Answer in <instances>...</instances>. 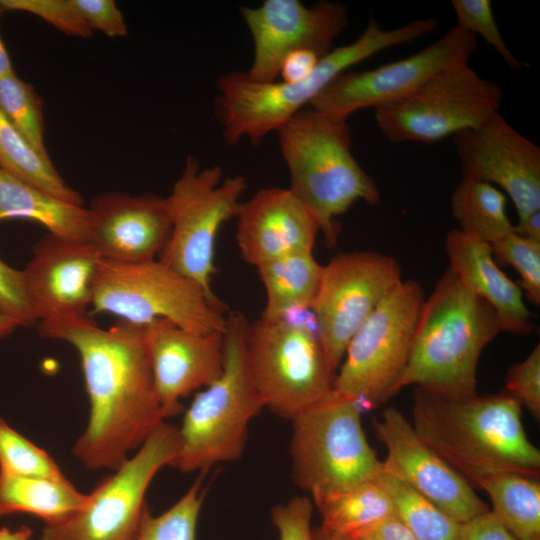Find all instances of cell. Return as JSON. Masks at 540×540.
Listing matches in <instances>:
<instances>
[{"instance_id": "32", "label": "cell", "mask_w": 540, "mask_h": 540, "mask_svg": "<svg viewBox=\"0 0 540 540\" xmlns=\"http://www.w3.org/2000/svg\"><path fill=\"white\" fill-rule=\"evenodd\" d=\"M0 112L45 157L43 101L34 87L15 72L0 77Z\"/></svg>"}, {"instance_id": "9", "label": "cell", "mask_w": 540, "mask_h": 540, "mask_svg": "<svg viewBox=\"0 0 540 540\" xmlns=\"http://www.w3.org/2000/svg\"><path fill=\"white\" fill-rule=\"evenodd\" d=\"M425 299L415 280H402L383 299L350 340L334 376L336 392L361 407H377L394 396Z\"/></svg>"}, {"instance_id": "30", "label": "cell", "mask_w": 540, "mask_h": 540, "mask_svg": "<svg viewBox=\"0 0 540 540\" xmlns=\"http://www.w3.org/2000/svg\"><path fill=\"white\" fill-rule=\"evenodd\" d=\"M0 168L13 177L66 202L83 205L82 196L37 152L0 112Z\"/></svg>"}, {"instance_id": "19", "label": "cell", "mask_w": 540, "mask_h": 540, "mask_svg": "<svg viewBox=\"0 0 540 540\" xmlns=\"http://www.w3.org/2000/svg\"><path fill=\"white\" fill-rule=\"evenodd\" d=\"M100 259L88 242L71 241L51 233L33 245L32 257L23 273L37 323L87 316Z\"/></svg>"}, {"instance_id": "5", "label": "cell", "mask_w": 540, "mask_h": 540, "mask_svg": "<svg viewBox=\"0 0 540 540\" xmlns=\"http://www.w3.org/2000/svg\"><path fill=\"white\" fill-rule=\"evenodd\" d=\"M276 132L290 173L289 189L310 211L326 244L335 246L336 218L356 201L372 206L380 201L378 186L352 153L347 119L308 106Z\"/></svg>"}, {"instance_id": "17", "label": "cell", "mask_w": 540, "mask_h": 540, "mask_svg": "<svg viewBox=\"0 0 540 540\" xmlns=\"http://www.w3.org/2000/svg\"><path fill=\"white\" fill-rule=\"evenodd\" d=\"M454 139L463 178L505 191L515 205L518 221L540 211V148L499 112Z\"/></svg>"}, {"instance_id": "25", "label": "cell", "mask_w": 540, "mask_h": 540, "mask_svg": "<svg viewBox=\"0 0 540 540\" xmlns=\"http://www.w3.org/2000/svg\"><path fill=\"white\" fill-rule=\"evenodd\" d=\"M88 494L67 479L16 476L0 472V515L25 513L45 525L60 523L81 510Z\"/></svg>"}, {"instance_id": "41", "label": "cell", "mask_w": 540, "mask_h": 540, "mask_svg": "<svg viewBox=\"0 0 540 540\" xmlns=\"http://www.w3.org/2000/svg\"><path fill=\"white\" fill-rule=\"evenodd\" d=\"M84 20L92 30L108 37H123L127 25L121 10L113 0H75Z\"/></svg>"}, {"instance_id": "44", "label": "cell", "mask_w": 540, "mask_h": 540, "mask_svg": "<svg viewBox=\"0 0 540 540\" xmlns=\"http://www.w3.org/2000/svg\"><path fill=\"white\" fill-rule=\"evenodd\" d=\"M320 58L309 50H299L289 54L283 61L279 75L282 81L299 82L306 79L315 69Z\"/></svg>"}, {"instance_id": "26", "label": "cell", "mask_w": 540, "mask_h": 540, "mask_svg": "<svg viewBox=\"0 0 540 540\" xmlns=\"http://www.w3.org/2000/svg\"><path fill=\"white\" fill-rule=\"evenodd\" d=\"M323 268L314 258L313 251L291 253L258 266L266 291V306L261 317L278 320L292 308H312Z\"/></svg>"}, {"instance_id": "4", "label": "cell", "mask_w": 540, "mask_h": 540, "mask_svg": "<svg viewBox=\"0 0 540 540\" xmlns=\"http://www.w3.org/2000/svg\"><path fill=\"white\" fill-rule=\"evenodd\" d=\"M436 28L433 19H417L394 29H383L370 18L364 31L353 42L332 49L320 58L314 71L299 82L257 83L244 72H231L217 81L215 114L230 145L247 137L258 144L277 131L339 74L390 47L413 42Z\"/></svg>"}, {"instance_id": "47", "label": "cell", "mask_w": 540, "mask_h": 540, "mask_svg": "<svg viewBox=\"0 0 540 540\" xmlns=\"http://www.w3.org/2000/svg\"><path fill=\"white\" fill-rule=\"evenodd\" d=\"M313 540H354L350 536L341 534L320 525L312 528Z\"/></svg>"}, {"instance_id": "45", "label": "cell", "mask_w": 540, "mask_h": 540, "mask_svg": "<svg viewBox=\"0 0 540 540\" xmlns=\"http://www.w3.org/2000/svg\"><path fill=\"white\" fill-rule=\"evenodd\" d=\"M515 232L533 240L540 241V211L534 212L518 221Z\"/></svg>"}, {"instance_id": "21", "label": "cell", "mask_w": 540, "mask_h": 540, "mask_svg": "<svg viewBox=\"0 0 540 540\" xmlns=\"http://www.w3.org/2000/svg\"><path fill=\"white\" fill-rule=\"evenodd\" d=\"M144 338L164 419L180 414L181 398L207 387L223 372L224 333H193L157 319L144 326Z\"/></svg>"}, {"instance_id": "33", "label": "cell", "mask_w": 540, "mask_h": 540, "mask_svg": "<svg viewBox=\"0 0 540 540\" xmlns=\"http://www.w3.org/2000/svg\"><path fill=\"white\" fill-rule=\"evenodd\" d=\"M207 471H201L186 493L160 515L153 516L147 510L136 540H196Z\"/></svg>"}, {"instance_id": "46", "label": "cell", "mask_w": 540, "mask_h": 540, "mask_svg": "<svg viewBox=\"0 0 540 540\" xmlns=\"http://www.w3.org/2000/svg\"><path fill=\"white\" fill-rule=\"evenodd\" d=\"M32 534L33 532L31 528L26 525H23L15 530L3 527L0 529V540H30Z\"/></svg>"}, {"instance_id": "13", "label": "cell", "mask_w": 540, "mask_h": 540, "mask_svg": "<svg viewBox=\"0 0 540 540\" xmlns=\"http://www.w3.org/2000/svg\"><path fill=\"white\" fill-rule=\"evenodd\" d=\"M501 100L498 83L464 63L440 72L404 100L375 109L374 119L391 142L431 144L478 127L498 113Z\"/></svg>"}, {"instance_id": "20", "label": "cell", "mask_w": 540, "mask_h": 540, "mask_svg": "<svg viewBox=\"0 0 540 540\" xmlns=\"http://www.w3.org/2000/svg\"><path fill=\"white\" fill-rule=\"evenodd\" d=\"M87 209L88 243L103 260L119 263L155 260L171 235L168 197L106 192L96 195Z\"/></svg>"}, {"instance_id": "1", "label": "cell", "mask_w": 540, "mask_h": 540, "mask_svg": "<svg viewBox=\"0 0 540 540\" xmlns=\"http://www.w3.org/2000/svg\"><path fill=\"white\" fill-rule=\"evenodd\" d=\"M39 334L79 353L90 412L73 447L89 469L116 470L165 421L144 338V326L119 320L100 328L88 316L37 323Z\"/></svg>"}, {"instance_id": "40", "label": "cell", "mask_w": 540, "mask_h": 540, "mask_svg": "<svg viewBox=\"0 0 540 540\" xmlns=\"http://www.w3.org/2000/svg\"><path fill=\"white\" fill-rule=\"evenodd\" d=\"M313 508L314 504L307 496H294L285 503L275 505L270 518L279 540H313Z\"/></svg>"}, {"instance_id": "10", "label": "cell", "mask_w": 540, "mask_h": 540, "mask_svg": "<svg viewBox=\"0 0 540 540\" xmlns=\"http://www.w3.org/2000/svg\"><path fill=\"white\" fill-rule=\"evenodd\" d=\"M245 356L254 387L268 408L289 420L333 390L318 335L282 320L260 317L248 324Z\"/></svg>"}, {"instance_id": "6", "label": "cell", "mask_w": 540, "mask_h": 540, "mask_svg": "<svg viewBox=\"0 0 540 540\" xmlns=\"http://www.w3.org/2000/svg\"><path fill=\"white\" fill-rule=\"evenodd\" d=\"M248 324L239 311L226 316L223 372L196 394L178 428L180 448L171 466L180 472L209 470L244 452L249 424L264 408L246 362Z\"/></svg>"}, {"instance_id": "23", "label": "cell", "mask_w": 540, "mask_h": 540, "mask_svg": "<svg viewBox=\"0 0 540 540\" xmlns=\"http://www.w3.org/2000/svg\"><path fill=\"white\" fill-rule=\"evenodd\" d=\"M448 268L496 312L502 331L527 335L533 329L518 283L511 280L495 263L490 244L467 235L459 229L445 239Z\"/></svg>"}, {"instance_id": "11", "label": "cell", "mask_w": 540, "mask_h": 540, "mask_svg": "<svg viewBox=\"0 0 540 540\" xmlns=\"http://www.w3.org/2000/svg\"><path fill=\"white\" fill-rule=\"evenodd\" d=\"M246 188L244 177L222 180L219 166L201 169L189 156L168 196L172 231L158 259L219 303L223 302L211 288L216 238L222 225L236 216Z\"/></svg>"}, {"instance_id": "31", "label": "cell", "mask_w": 540, "mask_h": 540, "mask_svg": "<svg viewBox=\"0 0 540 540\" xmlns=\"http://www.w3.org/2000/svg\"><path fill=\"white\" fill-rule=\"evenodd\" d=\"M376 478L388 493L396 517L417 540H458L461 523L395 476L381 470Z\"/></svg>"}, {"instance_id": "34", "label": "cell", "mask_w": 540, "mask_h": 540, "mask_svg": "<svg viewBox=\"0 0 540 540\" xmlns=\"http://www.w3.org/2000/svg\"><path fill=\"white\" fill-rule=\"evenodd\" d=\"M0 472L16 475L66 478L56 462L43 449L0 418Z\"/></svg>"}, {"instance_id": "27", "label": "cell", "mask_w": 540, "mask_h": 540, "mask_svg": "<svg viewBox=\"0 0 540 540\" xmlns=\"http://www.w3.org/2000/svg\"><path fill=\"white\" fill-rule=\"evenodd\" d=\"M539 478L506 472L483 480L479 488L492 503V513L516 540H540Z\"/></svg>"}, {"instance_id": "7", "label": "cell", "mask_w": 540, "mask_h": 540, "mask_svg": "<svg viewBox=\"0 0 540 540\" xmlns=\"http://www.w3.org/2000/svg\"><path fill=\"white\" fill-rule=\"evenodd\" d=\"M291 421L292 479L311 500L343 492L380 473L382 461L365 436L356 400L333 389Z\"/></svg>"}, {"instance_id": "24", "label": "cell", "mask_w": 540, "mask_h": 540, "mask_svg": "<svg viewBox=\"0 0 540 540\" xmlns=\"http://www.w3.org/2000/svg\"><path fill=\"white\" fill-rule=\"evenodd\" d=\"M8 219L34 221L58 237L88 242L87 208L61 200L0 168V221Z\"/></svg>"}, {"instance_id": "36", "label": "cell", "mask_w": 540, "mask_h": 540, "mask_svg": "<svg viewBox=\"0 0 540 540\" xmlns=\"http://www.w3.org/2000/svg\"><path fill=\"white\" fill-rule=\"evenodd\" d=\"M451 5L456 17L455 27L475 36L480 35L512 70L523 68L522 62L506 45L489 0H452Z\"/></svg>"}, {"instance_id": "29", "label": "cell", "mask_w": 540, "mask_h": 540, "mask_svg": "<svg viewBox=\"0 0 540 540\" xmlns=\"http://www.w3.org/2000/svg\"><path fill=\"white\" fill-rule=\"evenodd\" d=\"M312 502L321 515L322 526L348 536L395 515L393 503L376 476Z\"/></svg>"}, {"instance_id": "8", "label": "cell", "mask_w": 540, "mask_h": 540, "mask_svg": "<svg viewBox=\"0 0 540 540\" xmlns=\"http://www.w3.org/2000/svg\"><path fill=\"white\" fill-rule=\"evenodd\" d=\"M93 314L110 313L140 326L167 319L189 332L224 333V304L159 259L119 263L100 259L91 303Z\"/></svg>"}, {"instance_id": "12", "label": "cell", "mask_w": 540, "mask_h": 540, "mask_svg": "<svg viewBox=\"0 0 540 540\" xmlns=\"http://www.w3.org/2000/svg\"><path fill=\"white\" fill-rule=\"evenodd\" d=\"M179 448L178 427L163 421L135 455L98 483L81 510L45 525L41 540H136L148 510L147 490L156 474L173 464Z\"/></svg>"}, {"instance_id": "28", "label": "cell", "mask_w": 540, "mask_h": 540, "mask_svg": "<svg viewBox=\"0 0 540 540\" xmlns=\"http://www.w3.org/2000/svg\"><path fill=\"white\" fill-rule=\"evenodd\" d=\"M460 231L488 244L515 231L506 212V196L495 186L462 178L451 198Z\"/></svg>"}, {"instance_id": "18", "label": "cell", "mask_w": 540, "mask_h": 540, "mask_svg": "<svg viewBox=\"0 0 540 540\" xmlns=\"http://www.w3.org/2000/svg\"><path fill=\"white\" fill-rule=\"evenodd\" d=\"M373 428L387 450L382 471L407 484L459 523L490 510L474 488L420 438L397 408H386L374 420Z\"/></svg>"}, {"instance_id": "37", "label": "cell", "mask_w": 540, "mask_h": 540, "mask_svg": "<svg viewBox=\"0 0 540 540\" xmlns=\"http://www.w3.org/2000/svg\"><path fill=\"white\" fill-rule=\"evenodd\" d=\"M0 4L4 11L36 15L70 36L89 38L93 33L75 0H0Z\"/></svg>"}, {"instance_id": "48", "label": "cell", "mask_w": 540, "mask_h": 540, "mask_svg": "<svg viewBox=\"0 0 540 540\" xmlns=\"http://www.w3.org/2000/svg\"><path fill=\"white\" fill-rule=\"evenodd\" d=\"M4 12L2 5L0 4V15ZM14 72L11 58L8 51L0 37V77Z\"/></svg>"}, {"instance_id": "39", "label": "cell", "mask_w": 540, "mask_h": 540, "mask_svg": "<svg viewBox=\"0 0 540 540\" xmlns=\"http://www.w3.org/2000/svg\"><path fill=\"white\" fill-rule=\"evenodd\" d=\"M0 311L18 326L37 325L28 297L23 270L10 267L0 259Z\"/></svg>"}, {"instance_id": "43", "label": "cell", "mask_w": 540, "mask_h": 540, "mask_svg": "<svg viewBox=\"0 0 540 540\" xmlns=\"http://www.w3.org/2000/svg\"><path fill=\"white\" fill-rule=\"evenodd\" d=\"M350 537L354 540H417L396 515L357 531Z\"/></svg>"}, {"instance_id": "2", "label": "cell", "mask_w": 540, "mask_h": 540, "mask_svg": "<svg viewBox=\"0 0 540 540\" xmlns=\"http://www.w3.org/2000/svg\"><path fill=\"white\" fill-rule=\"evenodd\" d=\"M412 426L473 488L499 473L539 478L540 451L522 424V406L508 394L445 398L417 388Z\"/></svg>"}, {"instance_id": "35", "label": "cell", "mask_w": 540, "mask_h": 540, "mask_svg": "<svg viewBox=\"0 0 540 540\" xmlns=\"http://www.w3.org/2000/svg\"><path fill=\"white\" fill-rule=\"evenodd\" d=\"M493 255L515 268L519 287L533 305L540 304V241L512 232L490 245Z\"/></svg>"}, {"instance_id": "15", "label": "cell", "mask_w": 540, "mask_h": 540, "mask_svg": "<svg viewBox=\"0 0 540 540\" xmlns=\"http://www.w3.org/2000/svg\"><path fill=\"white\" fill-rule=\"evenodd\" d=\"M477 37L457 27L406 58L366 71H345L309 107L336 118L365 108H380L409 97L440 72L468 63Z\"/></svg>"}, {"instance_id": "22", "label": "cell", "mask_w": 540, "mask_h": 540, "mask_svg": "<svg viewBox=\"0 0 540 540\" xmlns=\"http://www.w3.org/2000/svg\"><path fill=\"white\" fill-rule=\"evenodd\" d=\"M242 259L256 268L279 257L313 251L319 226L289 188L268 187L242 201L235 216Z\"/></svg>"}, {"instance_id": "49", "label": "cell", "mask_w": 540, "mask_h": 540, "mask_svg": "<svg viewBox=\"0 0 540 540\" xmlns=\"http://www.w3.org/2000/svg\"><path fill=\"white\" fill-rule=\"evenodd\" d=\"M16 327L17 323L0 311V339L8 336Z\"/></svg>"}, {"instance_id": "14", "label": "cell", "mask_w": 540, "mask_h": 540, "mask_svg": "<svg viewBox=\"0 0 540 540\" xmlns=\"http://www.w3.org/2000/svg\"><path fill=\"white\" fill-rule=\"evenodd\" d=\"M401 281L397 260L374 251L340 253L324 266L312 310L326 363L334 375L350 340Z\"/></svg>"}, {"instance_id": "16", "label": "cell", "mask_w": 540, "mask_h": 540, "mask_svg": "<svg viewBox=\"0 0 540 540\" xmlns=\"http://www.w3.org/2000/svg\"><path fill=\"white\" fill-rule=\"evenodd\" d=\"M241 15L253 40V59L245 77L257 83L276 81L284 59L299 50L325 56L348 24L346 5L320 1L308 7L298 0H265Z\"/></svg>"}, {"instance_id": "38", "label": "cell", "mask_w": 540, "mask_h": 540, "mask_svg": "<svg viewBox=\"0 0 540 540\" xmlns=\"http://www.w3.org/2000/svg\"><path fill=\"white\" fill-rule=\"evenodd\" d=\"M509 396L525 406L532 416L540 418V344L520 363L513 366L506 378Z\"/></svg>"}, {"instance_id": "3", "label": "cell", "mask_w": 540, "mask_h": 540, "mask_svg": "<svg viewBox=\"0 0 540 540\" xmlns=\"http://www.w3.org/2000/svg\"><path fill=\"white\" fill-rule=\"evenodd\" d=\"M501 331L494 309L447 268L425 299L394 395L415 385L455 400L476 397L481 353Z\"/></svg>"}, {"instance_id": "42", "label": "cell", "mask_w": 540, "mask_h": 540, "mask_svg": "<svg viewBox=\"0 0 540 540\" xmlns=\"http://www.w3.org/2000/svg\"><path fill=\"white\" fill-rule=\"evenodd\" d=\"M458 540H516L491 510L461 523Z\"/></svg>"}]
</instances>
